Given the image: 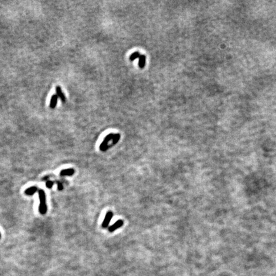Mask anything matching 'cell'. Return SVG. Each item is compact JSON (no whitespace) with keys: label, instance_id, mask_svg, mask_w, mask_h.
I'll return each instance as SVG.
<instances>
[{"label":"cell","instance_id":"6da1fadb","mask_svg":"<svg viewBox=\"0 0 276 276\" xmlns=\"http://www.w3.org/2000/svg\"><path fill=\"white\" fill-rule=\"evenodd\" d=\"M39 200H40V205H39V212L40 214L44 215L47 212V204H46V193L42 189H40L39 191Z\"/></svg>","mask_w":276,"mask_h":276},{"label":"cell","instance_id":"7a4b0ae2","mask_svg":"<svg viewBox=\"0 0 276 276\" xmlns=\"http://www.w3.org/2000/svg\"><path fill=\"white\" fill-rule=\"evenodd\" d=\"M114 134L111 133L108 136H105L104 141H102V143L100 145V150L102 151V152H105V151L109 148V142L110 141H113V139L114 138Z\"/></svg>","mask_w":276,"mask_h":276},{"label":"cell","instance_id":"3957f363","mask_svg":"<svg viewBox=\"0 0 276 276\" xmlns=\"http://www.w3.org/2000/svg\"><path fill=\"white\" fill-rule=\"evenodd\" d=\"M113 217V213L112 212L109 211L106 213L104 220L102 222V227L103 228H106L108 227Z\"/></svg>","mask_w":276,"mask_h":276},{"label":"cell","instance_id":"277c9868","mask_svg":"<svg viewBox=\"0 0 276 276\" xmlns=\"http://www.w3.org/2000/svg\"><path fill=\"white\" fill-rule=\"evenodd\" d=\"M55 90L56 92V95L58 97V98H60V100L63 102H65L66 101V97L65 95L64 94V93L63 92V90H62V88L60 86H56Z\"/></svg>","mask_w":276,"mask_h":276},{"label":"cell","instance_id":"5b68a950","mask_svg":"<svg viewBox=\"0 0 276 276\" xmlns=\"http://www.w3.org/2000/svg\"><path fill=\"white\" fill-rule=\"evenodd\" d=\"M123 225V221L122 219H120L109 228V231L110 232H113V231H114L116 229L121 228Z\"/></svg>","mask_w":276,"mask_h":276},{"label":"cell","instance_id":"8992f818","mask_svg":"<svg viewBox=\"0 0 276 276\" xmlns=\"http://www.w3.org/2000/svg\"><path fill=\"white\" fill-rule=\"evenodd\" d=\"M58 97L57 96L56 94H54L52 95L51 99H50V102H49V108H50L55 109L56 108V106L58 103Z\"/></svg>","mask_w":276,"mask_h":276},{"label":"cell","instance_id":"52a82bcc","mask_svg":"<svg viewBox=\"0 0 276 276\" xmlns=\"http://www.w3.org/2000/svg\"><path fill=\"white\" fill-rule=\"evenodd\" d=\"M75 173V171L72 168L66 169V170H61L60 173V176H72Z\"/></svg>","mask_w":276,"mask_h":276},{"label":"cell","instance_id":"ba28073f","mask_svg":"<svg viewBox=\"0 0 276 276\" xmlns=\"http://www.w3.org/2000/svg\"><path fill=\"white\" fill-rule=\"evenodd\" d=\"M139 60L138 65L140 68L143 69V68H144V67L145 66V64H146V56L144 55H141V56H139Z\"/></svg>","mask_w":276,"mask_h":276},{"label":"cell","instance_id":"9c48e42d","mask_svg":"<svg viewBox=\"0 0 276 276\" xmlns=\"http://www.w3.org/2000/svg\"><path fill=\"white\" fill-rule=\"evenodd\" d=\"M37 191H38V188L37 187L33 186V187H31L28 188L24 192H25L26 194H27L28 196H30V195L34 194Z\"/></svg>","mask_w":276,"mask_h":276},{"label":"cell","instance_id":"30bf717a","mask_svg":"<svg viewBox=\"0 0 276 276\" xmlns=\"http://www.w3.org/2000/svg\"><path fill=\"white\" fill-rule=\"evenodd\" d=\"M141 56V55H140V53L139 52H133L132 54L130 56V58H129V60H130V61H133L134 60H136V59H137V58H139V56Z\"/></svg>","mask_w":276,"mask_h":276},{"label":"cell","instance_id":"8fae6325","mask_svg":"<svg viewBox=\"0 0 276 276\" xmlns=\"http://www.w3.org/2000/svg\"><path fill=\"white\" fill-rule=\"evenodd\" d=\"M120 138V134H115L114 135V138H113V139L112 141V145L113 146L115 144H117L118 142L119 141Z\"/></svg>","mask_w":276,"mask_h":276},{"label":"cell","instance_id":"7c38bea8","mask_svg":"<svg viewBox=\"0 0 276 276\" xmlns=\"http://www.w3.org/2000/svg\"><path fill=\"white\" fill-rule=\"evenodd\" d=\"M53 185H54V182H52V181H47L46 182V187L48 189H51Z\"/></svg>","mask_w":276,"mask_h":276},{"label":"cell","instance_id":"4fadbf2b","mask_svg":"<svg viewBox=\"0 0 276 276\" xmlns=\"http://www.w3.org/2000/svg\"><path fill=\"white\" fill-rule=\"evenodd\" d=\"M57 183H58V189L59 191H62V190H63L64 187H63V185H62V183H60V182H57Z\"/></svg>","mask_w":276,"mask_h":276},{"label":"cell","instance_id":"5bb4252c","mask_svg":"<svg viewBox=\"0 0 276 276\" xmlns=\"http://www.w3.org/2000/svg\"><path fill=\"white\" fill-rule=\"evenodd\" d=\"M0 238H1V233H0Z\"/></svg>","mask_w":276,"mask_h":276}]
</instances>
